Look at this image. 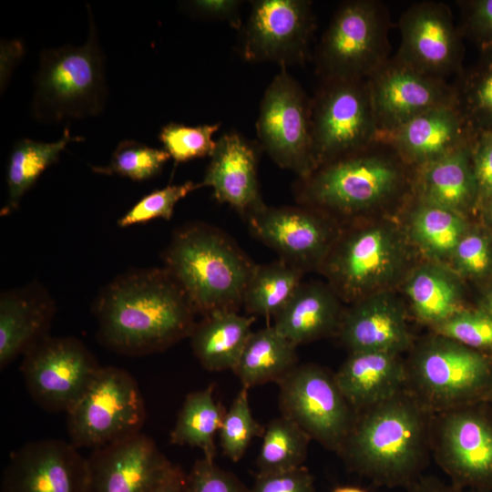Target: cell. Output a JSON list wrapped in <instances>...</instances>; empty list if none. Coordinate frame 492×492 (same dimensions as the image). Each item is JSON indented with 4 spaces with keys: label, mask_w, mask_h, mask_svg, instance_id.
<instances>
[{
    "label": "cell",
    "mask_w": 492,
    "mask_h": 492,
    "mask_svg": "<svg viewBox=\"0 0 492 492\" xmlns=\"http://www.w3.org/2000/svg\"><path fill=\"white\" fill-rule=\"evenodd\" d=\"M86 492H149L171 462L142 432L93 449Z\"/></svg>",
    "instance_id": "20"
},
{
    "label": "cell",
    "mask_w": 492,
    "mask_h": 492,
    "mask_svg": "<svg viewBox=\"0 0 492 492\" xmlns=\"http://www.w3.org/2000/svg\"><path fill=\"white\" fill-rule=\"evenodd\" d=\"M405 367V390L431 415L487 402L492 392V358L437 334Z\"/></svg>",
    "instance_id": "6"
},
{
    "label": "cell",
    "mask_w": 492,
    "mask_h": 492,
    "mask_svg": "<svg viewBox=\"0 0 492 492\" xmlns=\"http://www.w3.org/2000/svg\"><path fill=\"white\" fill-rule=\"evenodd\" d=\"M248 390L241 387L233 399L225 412L218 434L222 454L232 462L240 461L252 439L262 437L265 431V426L259 424L252 415Z\"/></svg>",
    "instance_id": "37"
},
{
    "label": "cell",
    "mask_w": 492,
    "mask_h": 492,
    "mask_svg": "<svg viewBox=\"0 0 492 492\" xmlns=\"http://www.w3.org/2000/svg\"><path fill=\"white\" fill-rule=\"evenodd\" d=\"M214 390L210 384L186 396L169 435L171 445L198 447L204 456L215 459V436L227 409L216 400Z\"/></svg>",
    "instance_id": "31"
},
{
    "label": "cell",
    "mask_w": 492,
    "mask_h": 492,
    "mask_svg": "<svg viewBox=\"0 0 492 492\" xmlns=\"http://www.w3.org/2000/svg\"><path fill=\"white\" fill-rule=\"evenodd\" d=\"M452 256L457 269L466 276L482 278L492 271V241L481 231L466 232Z\"/></svg>",
    "instance_id": "42"
},
{
    "label": "cell",
    "mask_w": 492,
    "mask_h": 492,
    "mask_svg": "<svg viewBox=\"0 0 492 492\" xmlns=\"http://www.w3.org/2000/svg\"><path fill=\"white\" fill-rule=\"evenodd\" d=\"M248 492H314V480L304 466L282 472L257 473Z\"/></svg>",
    "instance_id": "45"
},
{
    "label": "cell",
    "mask_w": 492,
    "mask_h": 492,
    "mask_svg": "<svg viewBox=\"0 0 492 492\" xmlns=\"http://www.w3.org/2000/svg\"><path fill=\"white\" fill-rule=\"evenodd\" d=\"M472 166L477 186L478 203L483 206L492 200V132L474 137Z\"/></svg>",
    "instance_id": "46"
},
{
    "label": "cell",
    "mask_w": 492,
    "mask_h": 492,
    "mask_svg": "<svg viewBox=\"0 0 492 492\" xmlns=\"http://www.w3.org/2000/svg\"><path fill=\"white\" fill-rule=\"evenodd\" d=\"M337 333L350 353L376 351L400 354L410 345L403 309L384 294L355 301L343 313Z\"/></svg>",
    "instance_id": "23"
},
{
    "label": "cell",
    "mask_w": 492,
    "mask_h": 492,
    "mask_svg": "<svg viewBox=\"0 0 492 492\" xmlns=\"http://www.w3.org/2000/svg\"><path fill=\"white\" fill-rule=\"evenodd\" d=\"M390 15L377 0H350L334 13L316 50L322 80H367L388 59Z\"/></svg>",
    "instance_id": "7"
},
{
    "label": "cell",
    "mask_w": 492,
    "mask_h": 492,
    "mask_svg": "<svg viewBox=\"0 0 492 492\" xmlns=\"http://www.w3.org/2000/svg\"><path fill=\"white\" fill-rule=\"evenodd\" d=\"M241 2L237 0H197L190 4L198 15L226 21L236 29L241 27Z\"/></svg>",
    "instance_id": "47"
},
{
    "label": "cell",
    "mask_w": 492,
    "mask_h": 492,
    "mask_svg": "<svg viewBox=\"0 0 492 492\" xmlns=\"http://www.w3.org/2000/svg\"><path fill=\"white\" fill-rule=\"evenodd\" d=\"M186 477L187 473L172 463L149 492H186Z\"/></svg>",
    "instance_id": "48"
},
{
    "label": "cell",
    "mask_w": 492,
    "mask_h": 492,
    "mask_svg": "<svg viewBox=\"0 0 492 492\" xmlns=\"http://www.w3.org/2000/svg\"><path fill=\"white\" fill-rule=\"evenodd\" d=\"M70 442L46 438L12 452L1 492H86L87 458Z\"/></svg>",
    "instance_id": "19"
},
{
    "label": "cell",
    "mask_w": 492,
    "mask_h": 492,
    "mask_svg": "<svg viewBox=\"0 0 492 492\" xmlns=\"http://www.w3.org/2000/svg\"><path fill=\"white\" fill-rule=\"evenodd\" d=\"M487 403V404L491 406V408H492V392H491V394H490V395H489V397H488Z\"/></svg>",
    "instance_id": "53"
},
{
    "label": "cell",
    "mask_w": 492,
    "mask_h": 492,
    "mask_svg": "<svg viewBox=\"0 0 492 492\" xmlns=\"http://www.w3.org/2000/svg\"><path fill=\"white\" fill-rule=\"evenodd\" d=\"M246 220L256 238L303 272L321 267L335 243L329 221L313 207L264 205Z\"/></svg>",
    "instance_id": "18"
},
{
    "label": "cell",
    "mask_w": 492,
    "mask_h": 492,
    "mask_svg": "<svg viewBox=\"0 0 492 492\" xmlns=\"http://www.w3.org/2000/svg\"><path fill=\"white\" fill-rule=\"evenodd\" d=\"M186 492H248V488L234 474L218 466L215 459L203 456L187 473Z\"/></svg>",
    "instance_id": "43"
},
{
    "label": "cell",
    "mask_w": 492,
    "mask_h": 492,
    "mask_svg": "<svg viewBox=\"0 0 492 492\" xmlns=\"http://www.w3.org/2000/svg\"><path fill=\"white\" fill-rule=\"evenodd\" d=\"M97 341L127 356L165 351L190 336L197 315L166 268L134 269L115 277L93 307Z\"/></svg>",
    "instance_id": "1"
},
{
    "label": "cell",
    "mask_w": 492,
    "mask_h": 492,
    "mask_svg": "<svg viewBox=\"0 0 492 492\" xmlns=\"http://www.w3.org/2000/svg\"><path fill=\"white\" fill-rule=\"evenodd\" d=\"M303 272L279 259L255 266L246 286L242 306L253 316H275L302 284Z\"/></svg>",
    "instance_id": "32"
},
{
    "label": "cell",
    "mask_w": 492,
    "mask_h": 492,
    "mask_svg": "<svg viewBox=\"0 0 492 492\" xmlns=\"http://www.w3.org/2000/svg\"><path fill=\"white\" fill-rule=\"evenodd\" d=\"M405 163L388 140L316 169L299 179L296 198L318 210L352 214L374 208L393 197L404 183Z\"/></svg>",
    "instance_id": "5"
},
{
    "label": "cell",
    "mask_w": 492,
    "mask_h": 492,
    "mask_svg": "<svg viewBox=\"0 0 492 492\" xmlns=\"http://www.w3.org/2000/svg\"><path fill=\"white\" fill-rule=\"evenodd\" d=\"M282 415L296 423L310 437L340 454L356 413L325 368L298 365L279 384Z\"/></svg>",
    "instance_id": "12"
},
{
    "label": "cell",
    "mask_w": 492,
    "mask_h": 492,
    "mask_svg": "<svg viewBox=\"0 0 492 492\" xmlns=\"http://www.w3.org/2000/svg\"><path fill=\"white\" fill-rule=\"evenodd\" d=\"M88 9L89 32L85 45L46 48L39 55L31 105L32 116L39 122L83 118L103 111L108 96L105 55Z\"/></svg>",
    "instance_id": "4"
},
{
    "label": "cell",
    "mask_w": 492,
    "mask_h": 492,
    "mask_svg": "<svg viewBox=\"0 0 492 492\" xmlns=\"http://www.w3.org/2000/svg\"><path fill=\"white\" fill-rule=\"evenodd\" d=\"M368 80L379 138L436 107L455 104L452 84L392 56Z\"/></svg>",
    "instance_id": "17"
},
{
    "label": "cell",
    "mask_w": 492,
    "mask_h": 492,
    "mask_svg": "<svg viewBox=\"0 0 492 492\" xmlns=\"http://www.w3.org/2000/svg\"><path fill=\"white\" fill-rule=\"evenodd\" d=\"M311 437L292 419L281 415L265 426L256 459L258 473H273L303 466Z\"/></svg>",
    "instance_id": "35"
},
{
    "label": "cell",
    "mask_w": 492,
    "mask_h": 492,
    "mask_svg": "<svg viewBox=\"0 0 492 492\" xmlns=\"http://www.w3.org/2000/svg\"><path fill=\"white\" fill-rule=\"evenodd\" d=\"M315 28L308 0H257L243 27L240 54L251 62H273L282 67L303 64Z\"/></svg>",
    "instance_id": "14"
},
{
    "label": "cell",
    "mask_w": 492,
    "mask_h": 492,
    "mask_svg": "<svg viewBox=\"0 0 492 492\" xmlns=\"http://www.w3.org/2000/svg\"><path fill=\"white\" fill-rule=\"evenodd\" d=\"M255 316L218 311L202 316L190 336L193 354L210 372L233 370L251 334Z\"/></svg>",
    "instance_id": "28"
},
{
    "label": "cell",
    "mask_w": 492,
    "mask_h": 492,
    "mask_svg": "<svg viewBox=\"0 0 492 492\" xmlns=\"http://www.w3.org/2000/svg\"><path fill=\"white\" fill-rule=\"evenodd\" d=\"M82 139L83 138L71 137L69 128H67L63 137L55 142L29 138L15 142L7 165L8 196L1 209V216H6L18 208L22 197L49 166L58 161L61 151L69 142Z\"/></svg>",
    "instance_id": "30"
},
{
    "label": "cell",
    "mask_w": 492,
    "mask_h": 492,
    "mask_svg": "<svg viewBox=\"0 0 492 492\" xmlns=\"http://www.w3.org/2000/svg\"><path fill=\"white\" fill-rule=\"evenodd\" d=\"M455 104L428 109L404 124L386 139L405 163L418 168L474 138Z\"/></svg>",
    "instance_id": "24"
},
{
    "label": "cell",
    "mask_w": 492,
    "mask_h": 492,
    "mask_svg": "<svg viewBox=\"0 0 492 492\" xmlns=\"http://www.w3.org/2000/svg\"><path fill=\"white\" fill-rule=\"evenodd\" d=\"M162 259L164 268L202 316L238 311L256 266L226 233L204 222L175 230Z\"/></svg>",
    "instance_id": "3"
},
{
    "label": "cell",
    "mask_w": 492,
    "mask_h": 492,
    "mask_svg": "<svg viewBox=\"0 0 492 492\" xmlns=\"http://www.w3.org/2000/svg\"><path fill=\"white\" fill-rule=\"evenodd\" d=\"M147 416L136 379L117 366H101L67 412L70 443L91 450L141 432Z\"/></svg>",
    "instance_id": "8"
},
{
    "label": "cell",
    "mask_w": 492,
    "mask_h": 492,
    "mask_svg": "<svg viewBox=\"0 0 492 492\" xmlns=\"http://www.w3.org/2000/svg\"><path fill=\"white\" fill-rule=\"evenodd\" d=\"M431 415L404 390L356 414L339 455L377 485L407 488L421 476L431 450Z\"/></svg>",
    "instance_id": "2"
},
{
    "label": "cell",
    "mask_w": 492,
    "mask_h": 492,
    "mask_svg": "<svg viewBox=\"0 0 492 492\" xmlns=\"http://www.w3.org/2000/svg\"><path fill=\"white\" fill-rule=\"evenodd\" d=\"M266 88L256 121L261 148L281 168L305 179L314 169L312 99L285 67Z\"/></svg>",
    "instance_id": "11"
},
{
    "label": "cell",
    "mask_w": 492,
    "mask_h": 492,
    "mask_svg": "<svg viewBox=\"0 0 492 492\" xmlns=\"http://www.w3.org/2000/svg\"><path fill=\"white\" fill-rule=\"evenodd\" d=\"M484 309H486L492 314V287L487 291L485 295Z\"/></svg>",
    "instance_id": "51"
},
{
    "label": "cell",
    "mask_w": 492,
    "mask_h": 492,
    "mask_svg": "<svg viewBox=\"0 0 492 492\" xmlns=\"http://www.w3.org/2000/svg\"><path fill=\"white\" fill-rule=\"evenodd\" d=\"M429 439L453 486L492 492V408L487 402L432 415Z\"/></svg>",
    "instance_id": "10"
},
{
    "label": "cell",
    "mask_w": 492,
    "mask_h": 492,
    "mask_svg": "<svg viewBox=\"0 0 492 492\" xmlns=\"http://www.w3.org/2000/svg\"><path fill=\"white\" fill-rule=\"evenodd\" d=\"M200 187V183L186 181L156 190L139 200L118 220V225L126 228L155 219L170 220L176 204Z\"/></svg>",
    "instance_id": "41"
},
{
    "label": "cell",
    "mask_w": 492,
    "mask_h": 492,
    "mask_svg": "<svg viewBox=\"0 0 492 492\" xmlns=\"http://www.w3.org/2000/svg\"><path fill=\"white\" fill-rule=\"evenodd\" d=\"M457 5L463 37H468L482 55H492V0H464Z\"/></svg>",
    "instance_id": "44"
},
{
    "label": "cell",
    "mask_w": 492,
    "mask_h": 492,
    "mask_svg": "<svg viewBox=\"0 0 492 492\" xmlns=\"http://www.w3.org/2000/svg\"><path fill=\"white\" fill-rule=\"evenodd\" d=\"M439 336L479 352H492V314L486 309L460 310L433 326Z\"/></svg>",
    "instance_id": "40"
},
{
    "label": "cell",
    "mask_w": 492,
    "mask_h": 492,
    "mask_svg": "<svg viewBox=\"0 0 492 492\" xmlns=\"http://www.w3.org/2000/svg\"><path fill=\"white\" fill-rule=\"evenodd\" d=\"M216 141L200 187L211 188L218 202L247 219L265 205L259 189L256 150L235 132L225 133Z\"/></svg>",
    "instance_id": "21"
},
{
    "label": "cell",
    "mask_w": 492,
    "mask_h": 492,
    "mask_svg": "<svg viewBox=\"0 0 492 492\" xmlns=\"http://www.w3.org/2000/svg\"><path fill=\"white\" fill-rule=\"evenodd\" d=\"M100 367L78 338L48 335L23 355L20 372L30 396L41 408L67 413Z\"/></svg>",
    "instance_id": "13"
},
{
    "label": "cell",
    "mask_w": 492,
    "mask_h": 492,
    "mask_svg": "<svg viewBox=\"0 0 492 492\" xmlns=\"http://www.w3.org/2000/svg\"><path fill=\"white\" fill-rule=\"evenodd\" d=\"M336 296L320 283L302 282L273 326L296 346L338 333L343 313Z\"/></svg>",
    "instance_id": "26"
},
{
    "label": "cell",
    "mask_w": 492,
    "mask_h": 492,
    "mask_svg": "<svg viewBox=\"0 0 492 492\" xmlns=\"http://www.w3.org/2000/svg\"><path fill=\"white\" fill-rule=\"evenodd\" d=\"M487 217L492 221V200L484 205Z\"/></svg>",
    "instance_id": "52"
},
{
    "label": "cell",
    "mask_w": 492,
    "mask_h": 492,
    "mask_svg": "<svg viewBox=\"0 0 492 492\" xmlns=\"http://www.w3.org/2000/svg\"><path fill=\"white\" fill-rule=\"evenodd\" d=\"M406 292L415 315L432 327L462 310L456 282L435 267L417 270L407 282Z\"/></svg>",
    "instance_id": "34"
},
{
    "label": "cell",
    "mask_w": 492,
    "mask_h": 492,
    "mask_svg": "<svg viewBox=\"0 0 492 492\" xmlns=\"http://www.w3.org/2000/svg\"><path fill=\"white\" fill-rule=\"evenodd\" d=\"M401 43L395 56L427 75L446 79L463 67V36L444 3L422 1L399 17Z\"/></svg>",
    "instance_id": "16"
},
{
    "label": "cell",
    "mask_w": 492,
    "mask_h": 492,
    "mask_svg": "<svg viewBox=\"0 0 492 492\" xmlns=\"http://www.w3.org/2000/svg\"><path fill=\"white\" fill-rule=\"evenodd\" d=\"M420 200L412 215L414 238L434 256L452 254L466 233L465 220L461 213L421 199Z\"/></svg>",
    "instance_id": "36"
},
{
    "label": "cell",
    "mask_w": 492,
    "mask_h": 492,
    "mask_svg": "<svg viewBox=\"0 0 492 492\" xmlns=\"http://www.w3.org/2000/svg\"><path fill=\"white\" fill-rule=\"evenodd\" d=\"M409 492H486L475 489L461 488L447 485L433 477L420 476L408 487Z\"/></svg>",
    "instance_id": "49"
},
{
    "label": "cell",
    "mask_w": 492,
    "mask_h": 492,
    "mask_svg": "<svg viewBox=\"0 0 492 492\" xmlns=\"http://www.w3.org/2000/svg\"><path fill=\"white\" fill-rule=\"evenodd\" d=\"M311 99L315 169L379 139L368 80H322Z\"/></svg>",
    "instance_id": "9"
},
{
    "label": "cell",
    "mask_w": 492,
    "mask_h": 492,
    "mask_svg": "<svg viewBox=\"0 0 492 492\" xmlns=\"http://www.w3.org/2000/svg\"><path fill=\"white\" fill-rule=\"evenodd\" d=\"M400 241L389 229L357 230L335 242L322 266L336 294L358 301L387 282L400 266Z\"/></svg>",
    "instance_id": "15"
},
{
    "label": "cell",
    "mask_w": 492,
    "mask_h": 492,
    "mask_svg": "<svg viewBox=\"0 0 492 492\" xmlns=\"http://www.w3.org/2000/svg\"><path fill=\"white\" fill-rule=\"evenodd\" d=\"M455 106L470 132H492V55H482L452 83Z\"/></svg>",
    "instance_id": "33"
},
{
    "label": "cell",
    "mask_w": 492,
    "mask_h": 492,
    "mask_svg": "<svg viewBox=\"0 0 492 492\" xmlns=\"http://www.w3.org/2000/svg\"><path fill=\"white\" fill-rule=\"evenodd\" d=\"M170 159L165 149L149 147L135 140H123L117 146L107 167H91L94 172L119 175L134 181L157 176Z\"/></svg>",
    "instance_id": "38"
},
{
    "label": "cell",
    "mask_w": 492,
    "mask_h": 492,
    "mask_svg": "<svg viewBox=\"0 0 492 492\" xmlns=\"http://www.w3.org/2000/svg\"><path fill=\"white\" fill-rule=\"evenodd\" d=\"M334 378L346 401L358 414L404 391L405 367L398 354L354 352Z\"/></svg>",
    "instance_id": "25"
},
{
    "label": "cell",
    "mask_w": 492,
    "mask_h": 492,
    "mask_svg": "<svg viewBox=\"0 0 492 492\" xmlns=\"http://www.w3.org/2000/svg\"><path fill=\"white\" fill-rule=\"evenodd\" d=\"M296 345L273 325L251 334L232 372L242 387L279 384L299 364Z\"/></svg>",
    "instance_id": "29"
},
{
    "label": "cell",
    "mask_w": 492,
    "mask_h": 492,
    "mask_svg": "<svg viewBox=\"0 0 492 492\" xmlns=\"http://www.w3.org/2000/svg\"><path fill=\"white\" fill-rule=\"evenodd\" d=\"M220 124L200 125L195 127L178 123H169L162 127L159 139L170 158L176 162L210 157L213 154L217 141L213 134Z\"/></svg>",
    "instance_id": "39"
},
{
    "label": "cell",
    "mask_w": 492,
    "mask_h": 492,
    "mask_svg": "<svg viewBox=\"0 0 492 492\" xmlns=\"http://www.w3.org/2000/svg\"><path fill=\"white\" fill-rule=\"evenodd\" d=\"M56 302L38 282L0 295V369L49 335Z\"/></svg>",
    "instance_id": "22"
},
{
    "label": "cell",
    "mask_w": 492,
    "mask_h": 492,
    "mask_svg": "<svg viewBox=\"0 0 492 492\" xmlns=\"http://www.w3.org/2000/svg\"><path fill=\"white\" fill-rule=\"evenodd\" d=\"M331 492H367L365 489L355 486H339Z\"/></svg>",
    "instance_id": "50"
},
{
    "label": "cell",
    "mask_w": 492,
    "mask_h": 492,
    "mask_svg": "<svg viewBox=\"0 0 492 492\" xmlns=\"http://www.w3.org/2000/svg\"><path fill=\"white\" fill-rule=\"evenodd\" d=\"M473 139L418 168L421 200L458 213L478 203L472 166Z\"/></svg>",
    "instance_id": "27"
}]
</instances>
